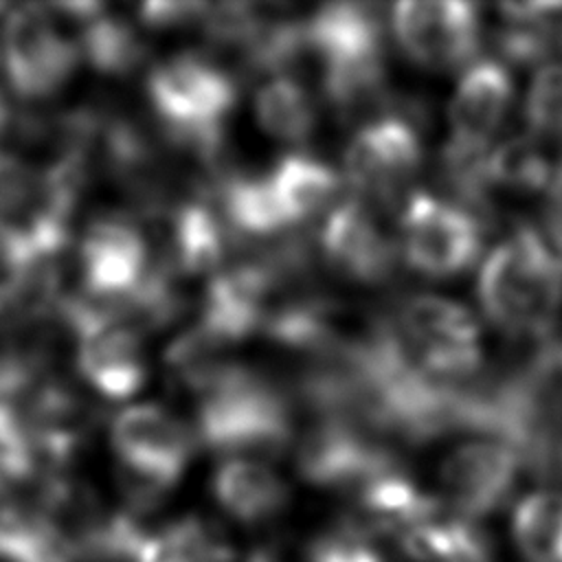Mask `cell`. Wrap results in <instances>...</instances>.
Here are the masks:
<instances>
[{
  "label": "cell",
  "instance_id": "obj_16",
  "mask_svg": "<svg viewBox=\"0 0 562 562\" xmlns=\"http://www.w3.org/2000/svg\"><path fill=\"white\" fill-rule=\"evenodd\" d=\"M514 105V77L494 57L472 61L448 101L450 143L468 149H492Z\"/></svg>",
  "mask_w": 562,
  "mask_h": 562
},
{
  "label": "cell",
  "instance_id": "obj_25",
  "mask_svg": "<svg viewBox=\"0 0 562 562\" xmlns=\"http://www.w3.org/2000/svg\"><path fill=\"white\" fill-rule=\"evenodd\" d=\"M505 24L492 33L494 50L501 61L514 66H533L547 64L544 59L558 46V26L551 22H514L503 20Z\"/></svg>",
  "mask_w": 562,
  "mask_h": 562
},
{
  "label": "cell",
  "instance_id": "obj_21",
  "mask_svg": "<svg viewBox=\"0 0 562 562\" xmlns=\"http://www.w3.org/2000/svg\"><path fill=\"white\" fill-rule=\"evenodd\" d=\"M77 42L90 68L105 77H130L143 68L149 55L138 26L123 15L105 13V9L79 29Z\"/></svg>",
  "mask_w": 562,
  "mask_h": 562
},
{
  "label": "cell",
  "instance_id": "obj_34",
  "mask_svg": "<svg viewBox=\"0 0 562 562\" xmlns=\"http://www.w3.org/2000/svg\"><path fill=\"white\" fill-rule=\"evenodd\" d=\"M558 474L562 476V448H560V454H558Z\"/></svg>",
  "mask_w": 562,
  "mask_h": 562
},
{
  "label": "cell",
  "instance_id": "obj_2",
  "mask_svg": "<svg viewBox=\"0 0 562 562\" xmlns=\"http://www.w3.org/2000/svg\"><path fill=\"white\" fill-rule=\"evenodd\" d=\"M476 299L485 318L507 338L533 345L553 338L562 314V268L531 217H520L483 259Z\"/></svg>",
  "mask_w": 562,
  "mask_h": 562
},
{
  "label": "cell",
  "instance_id": "obj_19",
  "mask_svg": "<svg viewBox=\"0 0 562 562\" xmlns=\"http://www.w3.org/2000/svg\"><path fill=\"white\" fill-rule=\"evenodd\" d=\"M266 178L294 231L323 215L340 191V173L307 151L279 156Z\"/></svg>",
  "mask_w": 562,
  "mask_h": 562
},
{
  "label": "cell",
  "instance_id": "obj_14",
  "mask_svg": "<svg viewBox=\"0 0 562 562\" xmlns=\"http://www.w3.org/2000/svg\"><path fill=\"white\" fill-rule=\"evenodd\" d=\"M277 294V279L257 255L217 270L204 288L200 325L228 345L263 329Z\"/></svg>",
  "mask_w": 562,
  "mask_h": 562
},
{
  "label": "cell",
  "instance_id": "obj_10",
  "mask_svg": "<svg viewBox=\"0 0 562 562\" xmlns=\"http://www.w3.org/2000/svg\"><path fill=\"white\" fill-rule=\"evenodd\" d=\"M397 463L402 461L386 439L340 419H314L294 450L299 476L325 490L358 492Z\"/></svg>",
  "mask_w": 562,
  "mask_h": 562
},
{
  "label": "cell",
  "instance_id": "obj_20",
  "mask_svg": "<svg viewBox=\"0 0 562 562\" xmlns=\"http://www.w3.org/2000/svg\"><path fill=\"white\" fill-rule=\"evenodd\" d=\"M255 119L274 140L299 145L318 127V103L299 75H274L255 94Z\"/></svg>",
  "mask_w": 562,
  "mask_h": 562
},
{
  "label": "cell",
  "instance_id": "obj_30",
  "mask_svg": "<svg viewBox=\"0 0 562 562\" xmlns=\"http://www.w3.org/2000/svg\"><path fill=\"white\" fill-rule=\"evenodd\" d=\"M9 123H11V119H9V110H7L4 99L0 97V136H2V132L9 127Z\"/></svg>",
  "mask_w": 562,
  "mask_h": 562
},
{
  "label": "cell",
  "instance_id": "obj_27",
  "mask_svg": "<svg viewBox=\"0 0 562 562\" xmlns=\"http://www.w3.org/2000/svg\"><path fill=\"white\" fill-rule=\"evenodd\" d=\"M35 263L24 237L0 220V318L18 305Z\"/></svg>",
  "mask_w": 562,
  "mask_h": 562
},
{
  "label": "cell",
  "instance_id": "obj_11",
  "mask_svg": "<svg viewBox=\"0 0 562 562\" xmlns=\"http://www.w3.org/2000/svg\"><path fill=\"white\" fill-rule=\"evenodd\" d=\"M316 248L334 274L369 288L391 283L402 261L400 244L382 226L378 211L353 195L327 211Z\"/></svg>",
  "mask_w": 562,
  "mask_h": 562
},
{
  "label": "cell",
  "instance_id": "obj_36",
  "mask_svg": "<svg viewBox=\"0 0 562 562\" xmlns=\"http://www.w3.org/2000/svg\"><path fill=\"white\" fill-rule=\"evenodd\" d=\"M560 356H562V340H560Z\"/></svg>",
  "mask_w": 562,
  "mask_h": 562
},
{
  "label": "cell",
  "instance_id": "obj_32",
  "mask_svg": "<svg viewBox=\"0 0 562 562\" xmlns=\"http://www.w3.org/2000/svg\"><path fill=\"white\" fill-rule=\"evenodd\" d=\"M551 562H562V529L555 538V544H553V551H551Z\"/></svg>",
  "mask_w": 562,
  "mask_h": 562
},
{
  "label": "cell",
  "instance_id": "obj_13",
  "mask_svg": "<svg viewBox=\"0 0 562 562\" xmlns=\"http://www.w3.org/2000/svg\"><path fill=\"white\" fill-rule=\"evenodd\" d=\"M79 281L101 294H127L140 285L151 266V250L138 220L125 213L97 215L77 250Z\"/></svg>",
  "mask_w": 562,
  "mask_h": 562
},
{
  "label": "cell",
  "instance_id": "obj_4",
  "mask_svg": "<svg viewBox=\"0 0 562 562\" xmlns=\"http://www.w3.org/2000/svg\"><path fill=\"white\" fill-rule=\"evenodd\" d=\"M116 454V485L125 509L149 514L158 509L182 479L193 452L195 432L160 404H132L110 424Z\"/></svg>",
  "mask_w": 562,
  "mask_h": 562
},
{
  "label": "cell",
  "instance_id": "obj_18",
  "mask_svg": "<svg viewBox=\"0 0 562 562\" xmlns=\"http://www.w3.org/2000/svg\"><path fill=\"white\" fill-rule=\"evenodd\" d=\"M77 373L108 400H127L147 380L143 338L125 327H114L79 340Z\"/></svg>",
  "mask_w": 562,
  "mask_h": 562
},
{
  "label": "cell",
  "instance_id": "obj_22",
  "mask_svg": "<svg viewBox=\"0 0 562 562\" xmlns=\"http://www.w3.org/2000/svg\"><path fill=\"white\" fill-rule=\"evenodd\" d=\"M487 176L496 191L549 195L555 178V162L544 151L542 140L527 132L509 136L490 149Z\"/></svg>",
  "mask_w": 562,
  "mask_h": 562
},
{
  "label": "cell",
  "instance_id": "obj_28",
  "mask_svg": "<svg viewBox=\"0 0 562 562\" xmlns=\"http://www.w3.org/2000/svg\"><path fill=\"white\" fill-rule=\"evenodd\" d=\"M307 562H384L380 553L351 527L316 538L307 549Z\"/></svg>",
  "mask_w": 562,
  "mask_h": 562
},
{
  "label": "cell",
  "instance_id": "obj_26",
  "mask_svg": "<svg viewBox=\"0 0 562 562\" xmlns=\"http://www.w3.org/2000/svg\"><path fill=\"white\" fill-rule=\"evenodd\" d=\"M37 457L24 419L9 402H0V494L33 479Z\"/></svg>",
  "mask_w": 562,
  "mask_h": 562
},
{
  "label": "cell",
  "instance_id": "obj_5",
  "mask_svg": "<svg viewBox=\"0 0 562 562\" xmlns=\"http://www.w3.org/2000/svg\"><path fill=\"white\" fill-rule=\"evenodd\" d=\"M422 132L404 94H397L393 110L358 125L342 151V180L353 198L375 211L406 200L408 184L424 165Z\"/></svg>",
  "mask_w": 562,
  "mask_h": 562
},
{
  "label": "cell",
  "instance_id": "obj_7",
  "mask_svg": "<svg viewBox=\"0 0 562 562\" xmlns=\"http://www.w3.org/2000/svg\"><path fill=\"white\" fill-rule=\"evenodd\" d=\"M485 235L470 211L430 191H411L400 211L402 261L426 279L465 274L479 261Z\"/></svg>",
  "mask_w": 562,
  "mask_h": 562
},
{
  "label": "cell",
  "instance_id": "obj_6",
  "mask_svg": "<svg viewBox=\"0 0 562 562\" xmlns=\"http://www.w3.org/2000/svg\"><path fill=\"white\" fill-rule=\"evenodd\" d=\"M389 318L408 358L430 378L463 384L483 373L481 325L465 305L417 292L389 310Z\"/></svg>",
  "mask_w": 562,
  "mask_h": 562
},
{
  "label": "cell",
  "instance_id": "obj_24",
  "mask_svg": "<svg viewBox=\"0 0 562 562\" xmlns=\"http://www.w3.org/2000/svg\"><path fill=\"white\" fill-rule=\"evenodd\" d=\"M522 114L531 136L562 143V61L538 66L525 94Z\"/></svg>",
  "mask_w": 562,
  "mask_h": 562
},
{
  "label": "cell",
  "instance_id": "obj_29",
  "mask_svg": "<svg viewBox=\"0 0 562 562\" xmlns=\"http://www.w3.org/2000/svg\"><path fill=\"white\" fill-rule=\"evenodd\" d=\"M211 4L206 2H167L154 0L138 7V22L154 31L184 29L191 24H202Z\"/></svg>",
  "mask_w": 562,
  "mask_h": 562
},
{
  "label": "cell",
  "instance_id": "obj_23",
  "mask_svg": "<svg viewBox=\"0 0 562 562\" xmlns=\"http://www.w3.org/2000/svg\"><path fill=\"white\" fill-rule=\"evenodd\" d=\"M562 529V494L538 490L520 498L512 516V536L527 562H551Z\"/></svg>",
  "mask_w": 562,
  "mask_h": 562
},
{
  "label": "cell",
  "instance_id": "obj_9",
  "mask_svg": "<svg viewBox=\"0 0 562 562\" xmlns=\"http://www.w3.org/2000/svg\"><path fill=\"white\" fill-rule=\"evenodd\" d=\"M400 50L419 68L450 72L470 66L481 46L479 7L457 0H406L391 9Z\"/></svg>",
  "mask_w": 562,
  "mask_h": 562
},
{
  "label": "cell",
  "instance_id": "obj_35",
  "mask_svg": "<svg viewBox=\"0 0 562 562\" xmlns=\"http://www.w3.org/2000/svg\"><path fill=\"white\" fill-rule=\"evenodd\" d=\"M4 11H7V4H4V2H0V15H2Z\"/></svg>",
  "mask_w": 562,
  "mask_h": 562
},
{
  "label": "cell",
  "instance_id": "obj_31",
  "mask_svg": "<svg viewBox=\"0 0 562 562\" xmlns=\"http://www.w3.org/2000/svg\"><path fill=\"white\" fill-rule=\"evenodd\" d=\"M246 562H277V558L268 551H255Z\"/></svg>",
  "mask_w": 562,
  "mask_h": 562
},
{
  "label": "cell",
  "instance_id": "obj_12",
  "mask_svg": "<svg viewBox=\"0 0 562 562\" xmlns=\"http://www.w3.org/2000/svg\"><path fill=\"white\" fill-rule=\"evenodd\" d=\"M525 470L509 446L494 439H472L457 446L439 468V485L448 505L461 518L474 520L509 501Z\"/></svg>",
  "mask_w": 562,
  "mask_h": 562
},
{
  "label": "cell",
  "instance_id": "obj_8",
  "mask_svg": "<svg viewBox=\"0 0 562 562\" xmlns=\"http://www.w3.org/2000/svg\"><path fill=\"white\" fill-rule=\"evenodd\" d=\"M2 64L11 90L24 101L53 97L79 64V42L64 33L48 4H22L4 18Z\"/></svg>",
  "mask_w": 562,
  "mask_h": 562
},
{
  "label": "cell",
  "instance_id": "obj_1",
  "mask_svg": "<svg viewBox=\"0 0 562 562\" xmlns=\"http://www.w3.org/2000/svg\"><path fill=\"white\" fill-rule=\"evenodd\" d=\"M305 42L321 72V97L342 123H364L391 97L386 29L371 2H327L305 18Z\"/></svg>",
  "mask_w": 562,
  "mask_h": 562
},
{
  "label": "cell",
  "instance_id": "obj_33",
  "mask_svg": "<svg viewBox=\"0 0 562 562\" xmlns=\"http://www.w3.org/2000/svg\"><path fill=\"white\" fill-rule=\"evenodd\" d=\"M558 48H562V22L558 24Z\"/></svg>",
  "mask_w": 562,
  "mask_h": 562
},
{
  "label": "cell",
  "instance_id": "obj_3",
  "mask_svg": "<svg viewBox=\"0 0 562 562\" xmlns=\"http://www.w3.org/2000/svg\"><path fill=\"white\" fill-rule=\"evenodd\" d=\"M296 402L290 389L235 362L195 406V439L228 457L274 459L294 441Z\"/></svg>",
  "mask_w": 562,
  "mask_h": 562
},
{
  "label": "cell",
  "instance_id": "obj_15",
  "mask_svg": "<svg viewBox=\"0 0 562 562\" xmlns=\"http://www.w3.org/2000/svg\"><path fill=\"white\" fill-rule=\"evenodd\" d=\"M99 422V406L72 386L55 380L35 386L29 397L24 426L37 465L44 463L46 472H59L88 443Z\"/></svg>",
  "mask_w": 562,
  "mask_h": 562
},
{
  "label": "cell",
  "instance_id": "obj_17",
  "mask_svg": "<svg viewBox=\"0 0 562 562\" xmlns=\"http://www.w3.org/2000/svg\"><path fill=\"white\" fill-rule=\"evenodd\" d=\"M215 503L244 525H261L285 512L288 483L263 461L228 457L211 476Z\"/></svg>",
  "mask_w": 562,
  "mask_h": 562
}]
</instances>
